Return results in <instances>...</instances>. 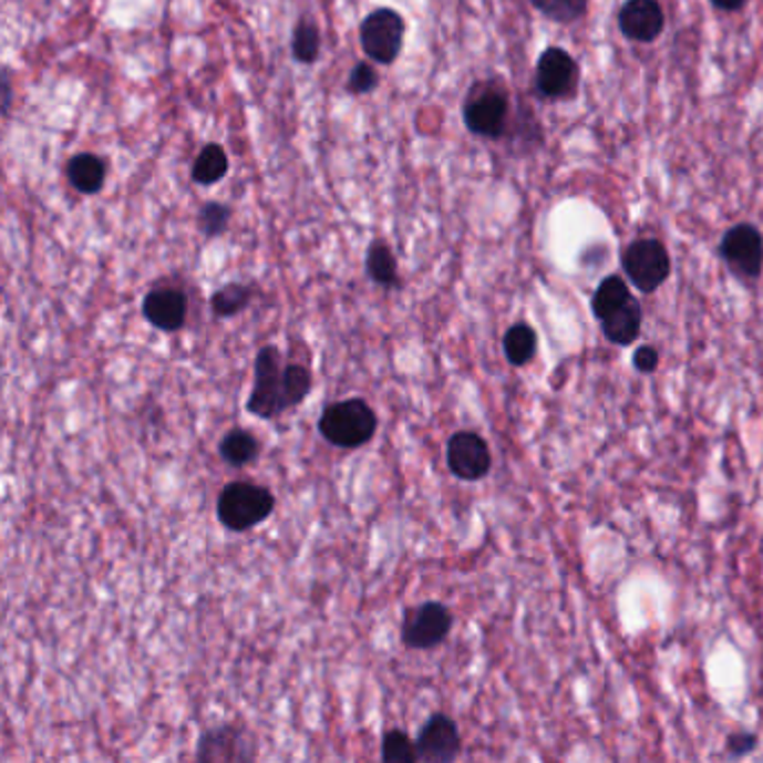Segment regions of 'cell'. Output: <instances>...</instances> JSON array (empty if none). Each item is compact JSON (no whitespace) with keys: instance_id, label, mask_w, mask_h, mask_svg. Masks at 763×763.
<instances>
[{"instance_id":"1","label":"cell","mask_w":763,"mask_h":763,"mask_svg":"<svg viewBox=\"0 0 763 763\" xmlns=\"http://www.w3.org/2000/svg\"><path fill=\"white\" fill-rule=\"evenodd\" d=\"M322 437L339 448H359L377 432V414L363 399H348L327 405L318 419Z\"/></svg>"},{"instance_id":"2","label":"cell","mask_w":763,"mask_h":763,"mask_svg":"<svg viewBox=\"0 0 763 763\" xmlns=\"http://www.w3.org/2000/svg\"><path fill=\"white\" fill-rule=\"evenodd\" d=\"M274 493L249 482L229 484L217 499V517L231 530H249L274 513Z\"/></svg>"},{"instance_id":"3","label":"cell","mask_w":763,"mask_h":763,"mask_svg":"<svg viewBox=\"0 0 763 763\" xmlns=\"http://www.w3.org/2000/svg\"><path fill=\"white\" fill-rule=\"evenodd\" d=\"M511 101L504 87L495 83H480L471 90L464 103L466 128L486 140H499L508 128Z\"/></svg>"},{"instance_id":"4","label":"cell","mask_w":763,"mask_h":763,"mask_svg":"<svg viewBox=\"0 0 763 763\" xmlns=\"http://www.w3.org/2000/svg\"><path fill=\"white\" fill-rule=\"evenodd\" d=\"M622 269L638 291L651 293L670 278L672 260L663 243L653 238H642L625 249Z\"/></svg>"},{"instance_id":"5","label":"cell","mask_w":763,"mask_h":763,"mask_svg":"<svg viewBox=\"0 0 763 763\" xmlns=\"http://www.w3.org/2000/svg\"><path fill=\"white\" fill-rule=\"evenodd\" d=\"M580 85V68L576 59L563 48H547L535 68V90L542 99L563 101L574 99Z\"/></svg>"},{"instance_id":"6","label":"cell","mask_w":763,"mask_h":763,"mask_svg":"<svg viewBox=\"0 0 763 763\" xmlns=\"http://www.w3.org/2000/svg\"><path fill=\"white\" fill-rule=\"evenodd\" d=\"M282 361L276 348H262L256 359L254 390L247 401V410L260 419H274L285 412L282 399Z\"/></svg>"},{"instance_id":"7","label":"cell","mask_w":763,"mask_h":763,"mask_svg":"<svg viewBox=\"0 0 763 763\" xmlns=\"http://www.w3.org/2000/svg\"><path fill=\"white\" fill-rule=\"evenodd\" d=\"M719 256L741 280H756L763 271V236L752 225H736L721 238Z\"/></svg>"},{"instance_id":"8","label":"cell","mask_w":763,"mask_h":763,"mask_svg":"<svg viewBox=\"0 0 763 763\" xmlns=\"http://www.w3.org/2000/svg\"><path fill=\"white\" fill-rule=\"evenodd\" d=\"M403 19L392 10L372 12L361 25L363 52L377 63H392L403 45Z\"/></svg>"},{"instance_id":"9","label":"cell","mask_w":763,"mask_h":763,"mask_svg":"<svg viewBox=\"0 0 763 763\" xmlns=\"http://www.w3.org/2000/svg\"><path fill=\"white\" fill-rule=\"evenodd\" d=\"M453 627V616L442 602H423L405 614L403 642L410 649H430L446 640Z\"/></svg>"},{"instance_id":"10","label":"cell","mask_w":763,"mask_h":763,"mask_svg":"<svg viewBox=\"0 0 763 763\" xmlns=\"http://www.w3.org/2000/svg\"><path fill=\"white\" fill-rule=\"evenodd\" d=\"M460 750H462V736L451 716L434 714L423 723L416 736L419 761L448 763L457 759Z\"/></svg>"},{"instance_id":"11","label":"cell","mask_w":763,"mask_h":763,"mask_svg":"<svg viewBox=\"0 0 763 763\" xmlns=\"http://www.w3.org/2000/svg\"><path fill=\"white\" fill-rule=\"evenodd\" d=\"M618 30L636 43H653L666 30V12L659 0H625L618 10Z\"/></svg>"},{"instance_id":"12","label":"cell","mask_w":763,"mask_h":763,"mask_svg":"<svg viewBox=\"0 0 763 763\" xmlns=\"http://www.w3.org/2000/svg\"><path fill=\"white\" fill-rule=\"evenodd\" d=\"M448 468L455 477L477 482L491 471V451L475 432H457L448 442Z\"/></svg>"},{"instance_id":"13","label":"cell","mask_w":763,"mask_h":763,"mask_svg":"<svg viewBox=\"0 0 763 763\" xmlns=\"http://www.w3.org/2000/svg\"><path fill=\"white\" fill-rule=\"evenodd\" d=\"M144 316L162 332H177L188 313V298L184 291L164 287L155 289L144 298Z\"/></svg>"},{"instance_id":"14","label":"cell","mask_w":763,"mask_h":763,"mask_svg":"<svg viewBox=\"0 0 763 763\" xmlns=\"http://www.w3.org/2000/svg\"><path fill=\"white\" fill-rule=\"evenodd\" d=\"M254 752L249 750L243 732L234 725H225L217 730H208L197 745L199 761H236V759H251Z\"/></svg>"},{"instance_id":"15","label":"cell","mask_w":763,"mask_h":763,"mask_svg":"<svg viewBox=\"0 0 763 763\" xmlns=\"http://www.w3.org/2000/svg\"><path fill=\"white\" fill-rule=\"evenodd\" d=\"M600 322H602V334L607 337V341H611L614 346H631L640 334L642 307L636 298H629L620 309H616Z\"/></svg>"},{"instance_id":"16","label":"cell","mask_w":763,"mask_h":763,"mask_svg":"<svg viewBox=\"0 0 763 763\" xmlns=\"http://www.w3.org/2000/svg\"><path fill=\"white\" fill-rule=\"evenodd\" d=\"M68 182L85 195H92L96 190H101L103 182H105V164L90 153L76 155L68 162Z\"/></svg>"},{"instance_id":"17","label":"cell","mask_w":763,"mask_h":763,"mask_svg":"<svg viewBox=\"0 0 763 763\" xmlns=\"http://www.w3.org/2000/svg\"><path fill=\"white\" fill-rule=\"evenodd\" d=\"M220 455L229 466L243 468L260 455V442H258L256 434H251L249 430L236 427V430L227 432L225 440L220 442Z\"/></svg>"},{"instance_id":"18","label":"cell","mask_w":763,"mask_h":763,"mask_svg":"<svg viewBox=\"0 0 763 763\" xmlns=\"http://www.w3.org/2000/svg\"><path fill=\"white\" fill-rule=\"evenodd\" d=\"M629 298H631V291H629L627 282L620 276H607L598 285V289L594 291L591 311L598 320H602L609 313H614L616 309H620Z\"/></svg>"},{"instance_id":"19","label":"cell","mask_w":763,"mask_h":763,"mask_svg":"<svg viewBox=\"0 0 763 763\" xmlns=\"http://www.w3.org/2000/svg\"><path fill=\"white\" fill-rule=\"evenodd\" d=\"M535 350H537V337L533 327H528L526 322H517L506 332L504 354L511 365L515 368L526 365L535 357Z\"/></svg>"},{"instance_id":"20","label":"cell","mask_w":763,"mask_h":763,"mask_svg":"<svg viewBox=\"0 0 763 763\" xmlns=\"http://www.w3.org/2000/svg\"><path fill=\"white\" fill-rule=\"evenodd\" d=\"M229 171V157L223 151V146L217 144H208L204 146V151L197 155L195 164H193V182L197 184H215L220 182Z\"/></svg>"},{"instance_id":"21","label":"cell","mask_w":763,"mask_h":763,"mask_svg":"<svg viewBox=\"0 0 763 763\" xmlns=\"http://www.w3.org/2000/svg\"><path fill=\"white\" fill-rule=\"evenodd\" d=\"M530 3L539 14L560 25L580 21L589 10V0H530Z\"/></svg>"},{"instance_id":"22","label":"cell","mask_w":763,"mask_h":763,"mask_svg":"<svg viewBox=\"0 0 763 763\" xmlns=\"http://www.w3.org/2000/svg\"><path fill=\"white\" fill-rule=\"evenodd\" d=\"M368 276L381 285V287H394L399 282V274H396V260L392 256V251L383 245V243H374L368 251Z\"/></svg>"},{"instance_id":"23","label":"cell","mask_w":763,"mask_h":763,"mask_svg":"<svg viewBox=\"0 0 763 763\" xmlns=\"http://www.w3.org/2000/svg\"><path fill=\"white\" fill-rule=\"evenodd\" d=\"M313 385V377L305 365H287L282 372V399H285V410L296 408L298 403L305 401Z\"/></svg>"},{"instance_id":"24","label":"cell","mask_w":763,"mask_h":763,"mask_svg":"<svg viewBox=\"0 0 763 763\" xmlns=\"http://www.w3.org/2000/svg\"><path fill=\"white\" fill-rule=\"evenodd\" d=\"M251 300V289L245 285H227L220 291H215L210 298V309L215 316L229 318L240 313Z\"/></svg>"},{"instance_id":"25","label":"cell","mask_w":763,"mask_h":763,"mask_svg":"<svg viewBox=\"0 0 763 763\" xmlns=\"http://www.w3.org/2000/svg\"><path fill=\"white\" fill-rule=\"evenodd\" d=\"M383 761H388V763H414V761H419L416 743H412V739L401 730L388 732L383 739Z\"/></svg>"},{"instance_id":"26","label":"cell","mask_w":763,"mask_h":763,"mask_svg":"<svg viewBox=\"0 0 763 763\" xmlns=\"http://www.w3.org/2000/svg\"><path fill=\"white\" fill-rule=\"evenodd\" d=\"M318 52H320V34L311 23L302 21L293 34V56L300 63H313L318 59Z\"/></svg>"},{"instance_id":"27","label":"cell","mask_w":763,"mask_h":763,"mask_svg":"<svg viewBox=\"0 0 763 763\" xmlns=\"http://www.w3.org/2000/svg\"><path fill=\"white\" fill-rule=\"evenodd\" d=\"M229 208L223 206V204H206L199 213V229L208 236V238H215V236H220L227 225H229Z\"/></svg>"},{"instance_id":"28","label":"cell","mask_w":763,"mask_h":763,"mask_svg":"<svg viewBox=\"0 0 763 763\" xmlns=\"http://www.w3.org/2000/svg\"><path fill=\"white\" fill-rule=\"evenodd\" d=\"M379 83L374 70L365 63H359L352 74H350V81H348V90L350 92H357V94H363V92H370L374 90V85Z\"/></svg>"},{"instance_id":"29","label":"cell","mask_w":763,"mask_h":763,"mask_svg":"<svg viewBox=\"0 0 763 763\" xmlns=\"http://www.w3.org/2000/svg\"><path fill=\"white\" fill-rule=\"evenodd\" d=\"M633 365L642 372V374H649L659 368V352L657 348H651V346H642L636 350L633 354Z\"/></svg>"},{"instance_id":"30","label":"cell","mask_w":763,"mask_h":763,"mask_svg":"<svg viewBox=\"0 0 763 763\" xmlns=\"http://www.w3.org/2000/svg\"><path fill=\"white\" fill-rule=\"evenodd\" d=\"M756 747V736L750 732H736L728 739V752L732 756H743Z\"/></svg>"},{"instance_id":"31","label":"cell","mask_w":763,"mask_h":763,"mask_svg":"<svg viewBox=\"0 0 763 763\" xmlns=\"http://www.w3.org/2000/svg\"><path fill=\"white\" fill-rule=\"evenodd\" d=\"M710 3H712V8L719 10V12L732 14V12L743 10V8L747 6V0H710Z\"/></svg>"}]
</instances>
